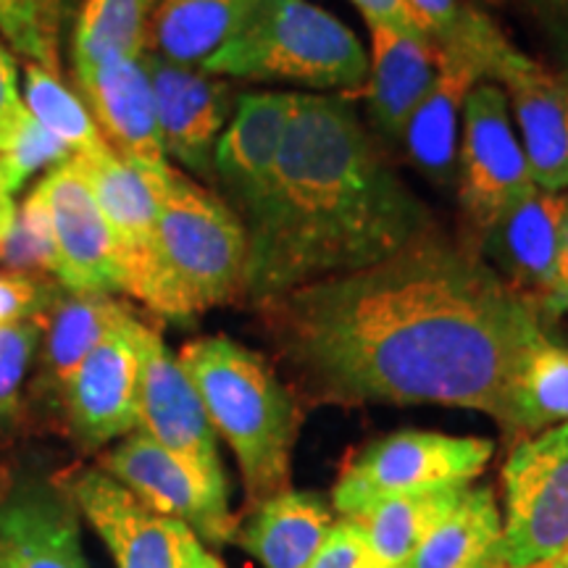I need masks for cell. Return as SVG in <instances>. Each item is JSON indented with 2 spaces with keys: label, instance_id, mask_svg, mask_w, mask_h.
Here are the masks:
<instances>
[{
  "label": "cell",
  "instance_id": "cell-44",
  "mask_svg": "<svg viewBox=\"0 0 568 568\" xmlns=\"http://www.w3.org/2000/svg\"><path fill=\"white\" fill-rule=\"evenodd\" d=\"M539 568H568V550L560 552L558 558L548 560V564H539Z\"/></svg>",
  "mask_w": 568,
  "mask_h": 568
},
{
  "label": "cell",
  "instance_id": "cell-20",
  "mask_svg": "<svg viewBox=\"0 0 568 568\" xmlns=\"http://www.w3.org/2000/svg\"><path fill=\"white\" fill-rule=\"evenodd\" d=\"M98 209L116 240L124 274V295L145 303L155 268V226H159V184L140 174L109 145L77 155Z\"/></svg>",
  "mask_w": 568,
  "mask_h": 568
},
{
  "label": "cell",
  "instance_id": "cell-17",
  "mask_svg": "<svg viewBox=\"0 0 568 568\" xmlns=\"http://www.w3.org/2000/svg\"><path fill=\"white\" fill-rule=\"evenodd\" d=\"M295 103V90L243 92L216 142L213 182L222 187V197L237 211L243 224L268 195Z\"/></svg>",
  "mask_w": 568,
  "mask_h": 568
},
{
  "label": "cell",
  "instance_id": "cell-31",
  "mask_svg": "<svg viewBox=\"0 0 568 568\" xmlns=\"http://www.w3.org/2000/svg\"><path fill=\"white\" fill-rule=\"evenodd\" d=\"M0 34L27 63L61 71V0H0Z\"/></svg>",
  "mask_w": 568,
  "mask_h": 568
},
{
  "label": "cell",
  "instance_id": "cell-8",
  "mask_svg": "<svg viewBox=\"0 0 568 568\" xmlns=\"http://www.w3.org/2000/svg\"><path fill=\"white\" fill-rule=\"evenodd\" d=\"M493 13L468 0L450 32L437 42V74L403 132L408 159L437 184L456 182L458 134L471 90L487 80L495 48L506 38Z\"/></svg>",
  "mask_w": 568,
  "mask_h": 568
},
{
  "label": "cell",
  "instance_id": "cell-32",
  "mask_svg": "<svg viewBox=\"0 0 568 568\" xmlns=\"http://www.w3.org/2000/svg\"><path fill=\"white\" fill-rule=\"evenodd\" d=\"M0 264L9 272L40 274L55 280L59 261H55L53 226L38 187L21 201L9 232L0 240Z\"/></svg>",
  "mask_w": 568,
  "mask_h": 568
},
{
  "label": "cell",
  "instance_id": "cell-24",
  "mask_svg": "<svg viewBox=\"0 0 568 568\" xmlns=\"http://www.w3.org/2000/svg\"><path fill=\"white\" fill-rule=\"evenodd\" d=\"M335 521L326 497L290 487L251 508L237 524L234 542L264 568H308Z\"/></svg>",
  "mask_w": 568,
  "mask_h": 568
},
{
  "label": "cell",
  "instance_id": "cell-25",
  "mask_svg": "<svg viewBox=\"0 0 568 568\" xmlns=\"http://www.w3.org/2000/svg\"><path fill=\"white\" fill-rule=\"evenodd\" d=\"M264 0H161L148 53L201 67L251 21Z\"/></svg>",
  "mask_w": 568,
  "mask_h": 568
},
{
  "label": "cell",
  "instance_id": "cell-30",
  "mask_svg": "<svg viewBox=\"0 0 568 568\" xmlns=\"http://www.w3.org/2000/svg\"><path fill=\"white\" fill-rule=\"evenodd\" d=\"M21 101L34 122L53 138H59L63 145H69L74 155L95 153L105 145L80 92L71 90L59 77V71L40 67V63H24Z\"/></svg>",
  "mask_w": 568,
  "mask_h": 568
},
{
  "label": "cell",
  "instance_id": "cell-7",
  "mask_svg": "<svg viewBox=\"0 0 568 568\" xmlns=\"http://www.w3.org/2000/svg\"><path fill=\"white\" fill-rule=\"evenodd\" d=\"M503 531L489 568H529L568 550V424L510 447L500 471Z\"/></svg>",
  "mask_w": 568,
  "mask_h": 568
},
{
  "label": "cell",
  "instance_id": "cell-18",
  "mask_svg": "<svg viewBox=\"0 0 568 568\" xmlns=\"http://www.w3.org/2000/svg\"><path fill=\"white\" fill-rule=\"evenodd\" d=\"M74 80L105 145L151 182H163L172 163L163 153L151 77L142 55L101 63Z\"/></svg>",
  "mask_w": 568,
  "mask_h": 568
},
{
  "label": "cell",
  "instance_id": "cell-40",
  "mask_svg": "<svg viewBox=\"0 0 568 568\" xmlns=\"http://www.w3.org/2000/svg\"><path fill=\"white\" fill-rule=\"evenodd\" d=\"M468 0H410L418 21H422L426 38L437 42L456 27Z\"/></svg>",
  "mask_w": 568,
  "mask_h": 568
},
{
  "label": "cell",
  "instance_id": "cell-6",
  "mask_svg": "<svg viewBox=\"0 0 568 568\" xmlns=\"http://www.w3.org/2000/svg\"><path fill=\"white\" fill-rule=\"evenodd\" d=\"M495 445L429 429H400L361 447L332 487L337 518H351L387 497L464 487L481 477Z\"/></svg>",
  "mask_w": 568,
  "mask_h": 568
},
{
  "label": "cell",
  "instance_id": "cell-34",
  "mask_svg": "<svg viewBox=\"0 0 568 568\" xmlns=\"http://www.w3.org/2000/svg\"><path fill=\"white\" fill-rule=\"evenodd\" d=\"M535 42V59L568 84V0H497Z\"/></svg>",
  "mask_w": 568,
  "mask_h": 568
},
{
  "label": "cell",
  "instance_id": "cell-10",
  "mask_svg": "<svg viewBox=\"0 0 568 568\" xmlns=\"http://www.w3.org/2000/svg\"><path fill=\"white\" fill-rule=\"evenodd\" d=\"M138 429L172 453L213 500L230 506V481L219 453V437L201 395L184 374L180 358L151 326L142 337Z\"/></svg>",
  "mask_w": 568,
  "mask_h": 568
},
{
  "label": "cell",
  "instance_id": "cell-9",
  "mask_svg": "<svg viewBox=\"0 0 568 568\" xmlns=\"http://www.w3.org/2000/svg\"><path fill=\"white\" fill-rule=\"evenodd\" d=\"M458 201L477 240L510 203L537 184L518 140L508 98L495 82L471 90L460 116L456 159Z\"/></svg>",
  "mask_w": 568,
  "mask_h": 568
},
{
  "label": "cell",
  "instance_id": "cell-12",
  "mask_svg": "<svg viewBox=\"0 0 568 568\" xmlns=\"http://www.w3.org/2000/svg\"><path fill=\"white\" fill-rule=\"evenodd\" d=\"M487 80L506 92L531 180L545 193H566L568 84L508 34L495 48Z\"/></svg>",
  "mask_w": 568,
  "mask_h": 568
},
{
  "label": "cell",
  "instance_id": "cell-16",
  "mask_svg": "<svg viewBox=\"0 0 568 568\" xmlns=\"http://www.w3.org/2000/svg\"><path fill=\"white\" fill-rule=\"evenodd\" d=\"M61 485L103 539L116 568H182V545L190 529L153 514L101 466L77 468Z\"/></svg>",
  "mask_w": 568,
  "mask_h": 568
},
{
  "label": "cell",
  "instance_id": "cell-21",
  "mask_svg": "<svg viewBox=\"0 0 568 568\" xmlns=\"http://www.w3.org/2000/svg\"><path fill=\"white\" fill-rule=\"evenodd\" d=\"M568 209L566 193L529 190L508 205L474 243L485 261L516 293L539 303L556 282L560 226Z\"/></svg>",
  "mask_w": 568,
  "mask_h": 568
},
{
  "label": "cell",
  "instance_id": "cell-42",
  "mask_svg": "<svg viewBox=\"0 0 568 568\" xmlns=\"http://www.w3.org/2000/svg\"><path fill=\"white\" fill-rule=\"evenodd\" d=\"M182 568H226L193 531H187L182 545Z\"/></svg>",
  "mask_w": 568,
  "mask_h": 568
},
{
  "label": "cell",
  "instance_id": "cell-4",
  "mask_svg": "<svg viewBox=\"0 0 568 568\" xmlns=\"http://www.w3.org/2000/svg\"><path fill=\"white\" fill-rule=\"evenodd\" d=\"M247 230L237 211L172 166L159 184L155 268L145 308L187 324L245 301Z\"/></svg>",
  "mask_w": 568,
  "mask_h": 568
},
{
  "label": "cell",
  "instance_id": "cell-13",
  "mask_svg": "<svg viewBox=\"0 0 568 568\" xmlns=\"http://www.w3.org/2000/svg\"><path fill=\"white\" fill-rule=\"evenodd\" d=\"M155 98L163 153L180 172L213 180L216 142L234 113L230 80L155 53L142 55Z\"/></svg>",
  "mask_w": 568,
  "mask_h": 568
},
{
  "label": "cell",
  "instance_id": "cell-33",
  "mask_svg": "<svg viewBox=\"0 0 568 568\" xmlns=\"http://www.w3.org/2000/svg\"><path fill=\"white\" fill-rule=\"evenodd\" d=\"M71 159H74V151L69 145L42 130L30 113H24L11 138L0 145V176H3L9 193L17 195L32 176L53 172L55 166Z\"/></svg>",
  "mask_w": 568,
  "mask_h": 568
},
{
  "label": "cell",
  "instance_id": "cell-2",
  "mask_svg": "<svg viewBox=\"0 0 568 568\" xmlns=\"http://www.w3.org/2000/svg\"><path fill=\"white\" fill-rule=\"evenodd\" d=\"M347 95L297 92L261 209L245 222V305L364 272L435 230Z\"/></svg>",
  "mask_w": 568,
  "mask_h": 568
},
{
  "label": "cell",
  "instance_id": "cell-1",
  "mask_svg": "<svg viewBox=\"0 0 568 568\" xmlns=\"http://www.w3.org/2000/svg\"><path fill=\"white\" fill-rule=\"evenodd\" d=\"M253 311L301 408L447 406L497 426L518 366L550 337L537 303L439 224L364 272Z\"/></svg>",
  "mask_w": 568,
  "mask_h": 568
},
{
  "label": "cell",
  "instance_id": "cell-11",
  "mask_svg": "<svg viewBox=\"0 0 568 568\" xmlns=\"http://www.w3.org/2000/svg\"><path fill=\"white\" fill-rule=\"evenodd\" d=\"M142 324L134 311L71 374L61 408L82 450H101L132 435L140 422Z\"/></svg>",
  "mask_w": 568,
  "mask_h": 568
},
{
  "label": "cell",
  "instance_id": "cell-14",
  "mask_svg": "<svg viewBox=\"0 0 568 568\" xmlns=\"http://www.w3.org/2000/svg\"><path fill=\"white\" fill-rule=\"evenodd\" d=\"M98 466L153 514L184 524L205 548H224L234 542L240 521L232 516L230 506L213 500L193 474L145 432L134 429L119 439L103 453Z\"/></svg>",
  "mask_w": 568,
  "mask_h": 568
},
{
  "label": "cell",
  "instance_id": "cell-38",
  "mask_svg": "<svg viewBox=\"0 0 568 568\" xmlns=\"http://www.w3.org/2000/svg\"><path fill=\"white\" fill-rule=\"evenodd\" d=\"M13 55L17 53L11 51L9 42L0 34V145L11 138L21 116L27 113L19 90V67Z\"/></svg>",
  "mask_w": 568,
  "mask_h": 568
},
{
  "label": "cell",
  "instance_id": "cell-22",
  "mask_svg": "<svg viewBox=\"0 0 568 568\" xmlns=\"http://www.w3.org/2000/svg\"><path fill=\"white\" fill-rule=\"evenodd\" d=\"M372 38L366 109L382 140L397 142L437 74L435 42L387 24H366Z\"/></svg>",
  "mask_w": 568,
  "mask_h": 568
},
{
  "label": "cell",
  "instance_id": "cell-36",
  "mask_svg": "<svg viewBox=\"0 0 568 568\" xmlns=\"http://www.w3.org/2000/svg\"><path fill=\"white\" fill-rule=\"evenodd\" d=\"M59 290L61 284L48 276L0 268V326L40 318Z\"/></svg>",
  "mask_w": 568,
  "mask_h": 568
},
{
  "label": "cell",
  "instance_id": "cell-27",
  "mask_svg": "<svg viewBox=\"0 0 568 568\" xmlns=\"http://www.w3.org/2000/svg\"><path fill=\"white\" fill-rule=\"evenodd\" d=\"M466 487H443L429 493L387 497L351 516L366 545V568H403L429 529L460 500Z\"/></svg>",
  "mask_w": 568,
  "mask_h": 568
},
{
  "label": "cell",
  "instance_id": "cell-23",
  "mask_svg": "<svg viewBox=\"0 0 568 568\" xmlns=\"http://www.w3.org/2000/svg\"><path fill=\"white\" fill-rule=\"evenodd\" d=\"M130 314V305L116 295L82 293L61 284L45 314L40 316L34 393L45 400H61L63 387L69 385L77 366Z\"/></svg>",
  "mask_w": 568,
  "mask_h": 568
},
{
  "label": "cell",
  "instance_id": "cell-5",
  "mask_svg": "<svg viewBox=\"0 0 568 568\" xmlns=\"http://www.w3.org/2000/svg\"><path fill=\"white\" fill-rule=\"evenodd\" d=\"M209 74L255 84H293L316 95L364 92L368 53L353 30L311 0H264L209 61Z\"/></svg>",
  "mask_w": 568,
  "mask_h": 568
},
{
  "label": "cell",
  "instance_id": "cell-15",
  "mask_svg": "<svg viewBox=\"0 0 568 568\" xmlns=\"http://www.w3.org/2000/svg\"><path fill=\"white\" fill-rule=\"evenodd\" d=\"M55 240V282L82 293H124L116 240L105 224L77 155L38 182Z\"/></svg>",
  "mask_w": 568,
  "mask_h": 568
},
{
  "label": "cell",
  "instance_id": "cell-3",
  "mask_svg": "<svg viewBox=\"0 0 568 568\" xmlns=\"http://www.w3.org/2000/svg\"><path fill=\"white\" fill-rule=\"evenodd\" d=\"M205 414L237 458L247 508L293 485L303 408L266 355L237 339L197 337L176 353Z\"/></svg>",
  "mask_w": 568,
  "mask_h": 568
},
{
  "label": "cell",
  "instance_id": "cell-35",
  "mask_svg": "<svg viewBox=\"0 0 568 568\" xmlns=\"http://www.w3.org/2000/svg\"><path fill=\"white\" fill-rule=\"evenodd\" d=\"M40 345V318L0 326V426L13 422Z\"/></svg>",
  "mask_w": 568,
  "mask_h": 568
},
{
  "label": "cell",
  "instance_id": "cell-45",
  "mask_svg": "<svg viewBox=\"0 0 568 568\" xmlns=\"http://www.w3.org/2000/svg\"><path fill=\"white\" fill-rule=\"evenodd\" d=\"M529 568H539V566H529Z\"/></svg>",
  "mask_w": 568,
  "mask_h": 568
},
{
  "label": "cell",
  "instance_id": "cell-29",
  "mask_svg": "<svg viewBox=\"0 0 568 568\" xmlns=\"http://www.w3.org/2000/svg\"><path fill=\"white\" fill-rule=\"evenodd\" d=\"M159 3L161 0H82L71 32L74 77L101 63L145 55Z\"/></svg>",
  "mask_w": 568,
  "mask_h": 568
},
{
  "label": "cell",
  "instance_id": "cell-39",
  "mask_svg": "<svg viewBox=\"0 0 568 568\" xmlns=\"http://www.w3.org/2000/svg\"><path fill=\"white\" fill-rule=\"evenodd\" d=\"M351 3L361 11L366 24H387L395 27V30L426 38L422 21H418L410 0H351Z\"/></svg>",
  "mask_w": 568,
  "mask_h": 568
},
{
  "label": "cell",
  "instance_id": "cell-19",
  "mask_svg": "<svg viewBox=\"0 0 568 568\" xmlns=\"http://www.w3.org/2000/svg\"><path fill=\"white\" fill-rule=\"evenodd\" d=\"M0 568H90L61 481L17 477L0 489Z\"/></svg>",
  "mask_w": 568,
  "mask_h": 568
},
{
  "label": "cell",
  "instance_id": "cell-41",
  "mask_svg": "<svg viewBox=\"0 0 568 568\" xmlns=\"http://www.w3.org/2000/svg\"><path fill=\"white\" fill-rule=\"evenodd\" d=\"M539 314H542L545 324L556 322L564 314H568V209L564 216V226H560V245H558V261H556V282H552L550 295L539 303Z\"/></svg>",
  "mask_w": 568,
  "mask_h": 568
},
{
  "label": "cell",
  "instance_id": "cell-26",
  "mask_svg": "<svg viewBox=\"0 0 568 568\" xmlns=\"http://www.w3.org/2000/svg\"><path fill=\"white\" fill-rule=\"evenodd\" d=\"M500 531L503 514L495 489L468 485L403 568H489Z\"/></svg>",
  "mask_w": 568,
  "mask_h": 568
},
{
  "label": "cell",
  "instance_id": "cell-28",
  "mask_svg": "<svg viewBox=\"0 0 568 568\" xmlns=\"http://www.w3.org/2000/svg\"><path fill=\"white\" fill-rule=\"evenodd\" d=\"M560 424H568V347L545 337L510 382L500 432L521 443Z\"/></svg>",
  "mask_w": 568,
  "mask_h": 568
},
{
  "label": "cell",
  "instance_id": "cell-37",
  "mask_svg": "<svg viewBox=\"0 0 568 568\" xmlns=\"http://www.w3.org/2000/svg\"><path fill=\"white\" fill-rule=\"evenodd\" d=\"M308 568H366V545L353 518H337Z\"/></svg>",
  "mask_w": 568,
  "mask_h": 568
},
{
  "label": "cell",
  "instance_id": "cell-43",
  "mask_svg": "<svg viewBox=\"0 0 568 568\" xmlns=\"http://www.w3.org/2000/svg\"><path fill=\"white\" fill-rule=\"evenodd\" d=\"M13 213H17V203H13V195L9 193V187H6L3 176H0V240H3L6 232H9Z\"/></svg>",
  "mask_w": 568,
  "mask_h": 568
}]
</instances>
